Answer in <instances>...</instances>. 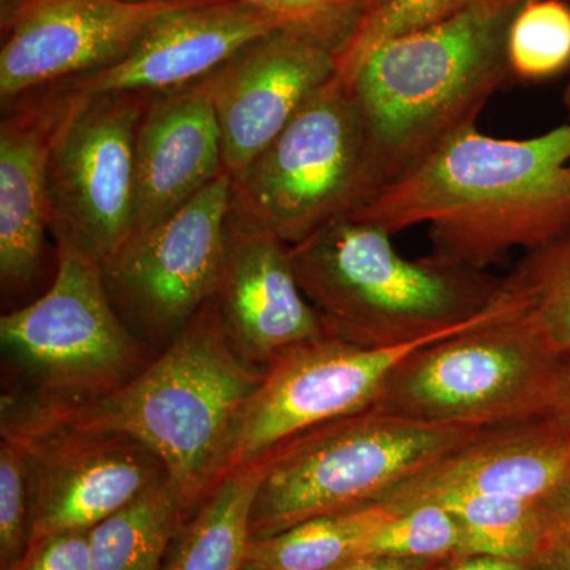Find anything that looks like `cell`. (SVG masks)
Wrapping results in <instances>:
<instances>
[{
  "mask_svg": "<svg viewBox=\"0 0 570 570\" xmlns=\"http://www.w3.org/2000/svg\"><path fill=\"white\" fill-rule=\"evenodd\" d=\"M47 294L0 321L3 351L48 400L110 395L151 363L118 316L102 265L63 236Z\"/></svg>",
  "mask_w": 570,
  "mask_h": 570,
  "instance_id": "8",
  "label": "cell"
},
{
  "mask_svg": "<svg viewBox=\"0 0 570 570\" xmlns=\"http://www.w3.org/2000/svg\"><path fill=\"white\" fill-rule=\"evenodd\" d=\"M374 193L365 122L336 75L234 176L232 209L294 246Z\"/></svg>",
  "mask_w": 570,
  "mask_h": 570,
  "instance_id": "7",
  "label": "cell"
},
{
  "mask_svg": "<svg viewBox=\"0 0 570 570\" xmlns=\"http://www.w3.org/2000/svg\"><path fill=\"white\" fill-rule=\"evenodd\" d=\"M471 2L474 0H385L360 18L337 56V75H346L374 48L449 20Z\"/></svg>",
  "mask_w": 570,
  "mask_h": 570,
  "instance_id": "27",
  "label": "cell"
},
{
  "mask_svg": "<svg viewBox=\"0 0 570 570\" xmlns=\"http://www.w3.org/2000/svg\"><path fill=\"white\" fill-rule=\"evenodd\" d=\"M234 176L224 171L149 230L130 236L104 275L108 294L138 325L171 340L216 296Z\"/></svg>",
  "mask_w": 570,
  "mask_h": 570,
  "instance_id": "12",
  "label": "cell"
},
{
  "mask_svg": "<svg viewBox=\"0 0 570 570\" xmlns=\"http://www.w3.org/2000/svg\"><path fill=\"white\" fill-rule=\"evenodd\" d=\"M543 415L570 425V355L561 356Z\"/></svg>",
  "mask_w": 570,
  "mask_h": 570,
  "instance_id": "32",
  "label": "cell"
},
{
  "mask_svg": "<svg viewBox=\"0 0 570 570\" xmlns=\"http://www.w3.org/2000/svg\"><path fill=\"white\" fill-rule=\"evenodd\" d=\"M566 89H570V73H569V82H568V88Z\"/></svg>",
  "mask_w": 570,
  "mask_h": 570,
  "instance_id": "39",
  "label": "cell"
},
{
  "mask_svg": "<svg viewBox=\"0 0 570 570\" xmlns=\"http://www.w3.org/2000/svg\"><path fill=\"white\" fill-rule=\"evenodd\" d=\"M434 570H534L531 561L504 560L482 554H460L439 562Z\"/></svg>",
  "mask_w": 570,
  "mask_h": 570,
  "instance_id": "34",
  "label": "cell"
},
{
  "mask_svg": "<svg viewBox=\"0 0 570 570\" xmlns=\"http://www.w3.org/2000/svg\"><path fill=\"white\" fill-rule=\"evenodd\" d=\"M444 561V560H442ZM441 561L409 560V558L365 554L330 570H434Z\"/></svg>",
  "mask_w": 570,
  "mask_h": 570,
  "instance_id": "33",
  "label": "cell"
},
{
  "mask_svg": "<svg viewBox=\"0 0 570 570\" xmlns=\"http://www.w3.org/2000/svg\"><path fill=\"white\" fill-rule=\"evenodd\" d=\"M51 127L29 112L2 124L0 132V277L21 288L36 275L51 225L48 159Z\"/></svg>",
  "mask_w": 570,
  "mask_h": 570,
  "instance_id": "19",
  "label": "cell"
},
{
  "mask_svg": "<svg viewBox=\"0 0 570 570\" xmlns=\"http://www.w3.org/2000/svg\"><path fill=\"white\" fill-rule=\"evenodd\" d=\"M11 570H92L89 531L63 532L32 543Z\"/></svg>",
  "mask_w": 570,
  "mask_h": 570,
  "instance_id": "30",
  "label": "cell"
},
{
  "mask_svg": "<svg viewBox=\"0 0 570 570\" xmlns=\"http://www.w3.org/2000/svg\"><path fill=\"white\" fill-rule=\"evenodd\" d=\"M569 482L570 425L543 415L483 430L379 504L400 509L455 494L547 504Z\"/></svg>",
  "mask_w": 570,
  "mask_h": 570,
  "instance_id": "17",
  "label": "cell"
},
{
  "mask_svg": "<svg viewBox=\"0 0 570 570\" xmlns=\"http://www.w3.org/2000/svg\"><path fill=\"white\" fill-rule=\"evenodd\" d=\"M433 502L459 520L463 554L532 561L550 523L549 508L538 502L479 494H455Z\"/></svg>",
  "mask_w": 570,
  "mask_h": 570,
  "instance_id": "23",
  "label": "cell"
},
{
  "mask_svg": "<svg viewBox=\"0 0 570 570\" xmlns=\"http://www.w3.org/2000/svg\"><path fill=\"white\" fill-rule=\"evenodd\" d=\"M146 107L137 92L71 96L52 127L51 228L102 266L132 235L135 146Z\"/></svg>",
  "mask_w": 570,
  "mask_h": 570,
  "instance_id": "10",
  "label": "cell"
},
{
  "mask_svg": "<svg viewBox=\"0 0 570 570\" xmlns=\"http://www.w3.org/2000/svg\"><path fill=\"white\" fill-rule=\"evenodd\" d=\"M291 257L326 335L358 346L441 340L490 316L505 295V277L438 254L403 257L390 232L351 214L291 246Z\"/></svg>",
  "mask_w": 570,
  "mask_h": 570,
  "instance_id": "3",
  "label": "cell"
},
{
  "mask_svg": "<svg viewBox=\"0 0 570 570\" xmlns=\"http://www.w3.org/2000/svg\"><path fill=\"white\" fill-rule=\"evenodd\" d=\"M510 77L527 82L570 73V3L568 0H528L510 22Z\"/></svg>",
  "mask_w": 570,
  "mask_h": 570,
  "instance_id": "25",
  "label": "cell"
},
{
  "mask_svg": "<svg viewBox=\"0 0 570 570\" xmlns=\"http://www.w3.org/2000/svg\"><path fill=\"white\" fill-rule=\"evenodd\" d=\"M385 0H363V14L367 13V11L376 9V7L381 6V3H384Z\"/></svg>",
  "mask_w": 570,
  "mask_h": 570,
  "instance_id": "36",
  "label": "cell"
},
{
  "mask_svg": "<svg viewBox=\"0 0 570 570\" xmlns=\"http://www.w3.org/2000/svg\"><path fill=\"white\" fill-rule=\"evenodd\" d=\"M564 102H566V105H568V108H569V111H570V89H566Z\"/></svg>",
  "mask_w": 570,
  "mask_h": 570,
  "instance_id": "38",
  "label": "cell"
},
{
  "mask_svg": "<svg viewBox=\"0 0 570 570\" xmlns=\"http://www.w3.org/2000/svg\"><path fill=\"white\" fill-rule=\"evenodd\" d=\"M560 360L505 281L490 316L401 360L373 409L483 430L542 417Z\"/></svg>",
  "mask_w": 570,
  "mask_h": 570,
  "instance_id": "6",
  "label": "cell"
},
{
  "mask_svg": "<svg viewBox=\"0 0 570 570\" xmlns=\"http://www.w3.org/2000/svg\"><path fill=\"white\" fill-rule=\"evenodd\" d=\"M505 281L550 351L570 355V230L528 253Z\"/></svg>",
  "mask_w": 570,
  "mask_h": 570,
  "instance_id": "24",
  "label": "cell"
},
{
  "mask_svg": "<svg viewBox=\"0 0 570 570\" xmlns=\"http://www.w3.org/2000/svg\"><path fill=\"white\" fill-rule=\"evenodd\" d=\"M390 510L392 515L374 532L365 554L426 561L449 560L463 554V532L459 520L444 505L425 501Z\"/></svg>",
  "mask_w": 570,
  "mask_h": 570,
  "instance_id": "26",
  "label": "cell"
},
{
  "mask_svg": "<svg viewBox=\"0 0 570 570\" xmlns=\"http://www.w3.org/2000/svg\"><path fill=\"white\" fill-rule=\"evenodd\" d=\"M392 515L382 504L303 521L272 538L250 540L246 560L268 570H330L363 557Z\"/></svg>",
  "mask_w": 570,
  "mask_h": 570,
  "instance_id": "22",
  "label": "cell"
},
{
  "mask_svg": "<svg viewBox=\"0 0 570 570\" xmlns=\"http://www.w3.org/2000/svg\"><path fill=\"white\" fill-rule=\"evenodd\" d=\"M31 539L28 466L20 448L9 439L0 444V557L3 570L20 564Z\"/></svg>",
  "mask_w": 570,
  "mask_h": 570,
  "instance_id": "28",
  "label": "cell"
},
{
  "mask_svg": "<svg viewBox=\"0 0 570 570\" xmlns=\"http://www.w3.org/2000/svg\"><path fill=\"white\" fill-rule=\"evenodd\" d=\"M187 509L168 480L89 531L92 570H159Z\"/></svg>",
  "mask_w": 570,
  "mask_h": 570,
  "instance_id": "21",
  "label": "cell"
},
{
  "mask_svg": "<svg viewBox=\"0 0 570 570\" xmlns=\"http://www.w3.org/2000/svg\"><path fill=\"white\" fill-rule=\"evenodd\" d=\"M531 562L534 570H570V517L550 510L549 527Z\"/></svg>",
  "mask_w": 570,
  "mask_h": 570,
  "instance_id": "31",
  "label": "cell"
},
{
  "mask_svg": "<svg viewBox=\"0 0 570 570\" xmlns=\"http://www.w3.org/2000/svg\"><path fill=\"white\" fill-rule=\"evenodd\" d=\"M524 2L474 0L449 20L374 48L337 75L365 122L376 193L474 126L510 77L508 33Z\"/></svg>",
  "mask_w": 570,
  "mask_h": 570,
  "instance_id": "2",
  "label": "cell"
},
{
  "mask_svg": "<svg viewBox=\"0 0 570 570\" xmlns=\"http://www.w3.org/2000/svg\"><path fill=\"white\" fill-rule=\"evenodd\" d=\"M197 2L21 0L0 51V96L111 66L165 13Z\"/></svg>",
  "mask_w": 570,
  "mask_h": 570,
  "instance_id": "14",
  "label": "cell"
},
{
  "mask_svg": "<svg viewBox=\"0 0 570 570\" xmlns=\"http://www.w3.org/2000/svg\"><path fill=\"white\" fill-rule=\"evenodd\" d=\"M433 341L365 347L325 335L281 352L236 419L217 482L307 431L373 407L397 363Z\"/></svg>",
  "mask_w": 570,
  "mask_h": 570,
  "instance_id": "11",
  "label": "cell"
},
{
  "mask_svg": "<svg viewBox=\"0 0 570 570\" xmlns=\"http://www.w3.org/2000/svg\"><path fill=\"white\" fill-rule=\"evenodd\" d=\"M547 508H549L551 512L570 517V482L547 502Z\"/></svg>",
  "mask_w": 570,
  "mask_h": 570,
  "instance_id": "35",
  "label": "cell"
},
{
  "mask_svg": "<svg viewBox=\"0 0 570 570\" xmlns=\"http://www.w3.org/2000/svg\"><path fill=\"white\" fill-rule=\"evenodd\" d=\"M337 75V52L295 31L266 33L197 85L212 100L225 170L242 174Z\"/></svg>",
  "mask_w": 570,
  "mask_h": 570,
  "instance_id": "13",
  "label": "cell"
},
{
  "mask_svg": "<svg viewBox=\"0 0 570 570\" xmlns=\"http://www.w3.org/2000/svg\"><path fill=\"white\" fill-rule=\"evenodd\" d=\"M264 374L232 346L213 298L121 389L85 403L50 401L81 425L146 445L190 510L216 485L228 436Z\"/></svg>",
  "mask_w": 570,
  "mask_h": 570,
  "instance_id": "4",
  "label": "cell"
},
{
  "mask_svg": "<svg viewBox=\"0 0 570 570\" xmlns=\"http://www.w3.org/2000/svg\"><path fill=\"white\" fill-rule=\"evenodd\" d=\"M292 31L269 11L235 0H200L168 11L118 62L73 82L75 97L170 92L204 80L266 33Z\"/></svg>",
  "mask_w": 570,
  "mask_h": 570,
  "instance_id": "16",
  "label": "cell"
},
{
  "mask_svg": "<svg viewBox=\"0 0 570 570\" xmlns=\"http://www.w3.org/2000/svg\"><path fill=\"white\" fill-rule=\"evenodd\" d=\"M238 570H268V569H265L264 566L258 564V562L246 560L245 562H243L242 568H239Z\"/></svg>",
  "mask_w": 570,
  "mask_h": 570,
  "instance_id": "37",
  "label": "cell"
},
{
  "mask_svg": "<svg viewBox=\"0 0 570 570\" xmlns=\"http://www.w3.org/2000/svg\"><path fill=\"white\" fill-rule=\"evenodd\" d=\"M283 18L292 31L328 45L340 56L363 13V0H235Z\"/></svg>",
  "mask_w": 570,
  "mask_h": 570,
  "instance_id": "29",
  "label": "cell"
},
{
  "mask_svg": "<svg viewBox=\"0 0 570 570\" xmlns=\"http://www.w3.org/2000/svg\"><path fill=\"white\" fill-rule=\"evenodd\" d=\"M390 234L430 225L434 254L485 269L570 230V121L524 140L464 127L348 213Z\"/></svg>",
  "mask_w": 570,
  "mask_h": 570,
  "instance_id": "1",
  "label": "cell"
},
{
  "mask_svg": "<svg viewBox=\"0 0 570 570\" xmlns=\"http://www.w3.org/2000/svg\"><path fill=\"white\" fill-rule=\"evenodd\" d=\"M482 431L373 407L307 431L261 459L264 475L250 512V538H272L303 521L379 504Z\"/></svg>",
  "mask_w": 570,
  "mask_h": 570,
  "instance_id": "5",
  "label": "cell"
},
{
  "mask_svg": "<svg viewBox=\"0 0 570 570\" xmlns=\"http://www.w3.org/2000/svg\"><path fill=\"white\" fill-rule=\"evenodd\" d=\"M224 171L223 137L204 89L195 82L160 92L138 127L130 236L163 223Z\"/></svg>",
  "mask_w": 570,
  "mask_h": 570,
  "instance_id": "18",
  "label": "cell"
},
{
  "mask_svg": "<svg viewBox=\"0 0 570 570\" xmlns=\"http://www.w3.org/2000/svg\"><path fill=\"white\" fill-rule=\"evenodd\" d=\"M264 475L258 460L228 472L202 501L197 515L176 535L163 570H238L247 558L250 512Z\"/></svg>",
  "mask_w": 570,
  "mask_h": 570,
  "instance_id": "20",
  "label": "cell"
},
{
  "mask_svg": "<svg viewBox=\"0 0 570 570\" xmlns=\"http://www.w3.org/2000/svg\"><path fill=\"white\" fill-rule=\"evenodd\" d=\"M214 299L232 346L264 370L281 352L326 335L296 279L291 246L234 209Z\"/></svg>",
  "mask_w": 570,
  "mask_h": 570,
  "instance_id": "15",
  "label": "cell"
},
{
  "mask_svg": "<svg viewBox=\"0 0 570 570\" xmlns=\"http://www.w3.org/2000/svg\"><path fill=\"white\" fill-rule=\"evenodd\" d=\"M2 439L28 466L29 547L63 532L91 531L168 480L159 456L126 434L81 425L33 393L3 395Z\"/></svg>",
  "mask_w": 570,
  "mask_h": 570,
  "instance_id": "9",
  "label": "cell"
}]
</instances>
